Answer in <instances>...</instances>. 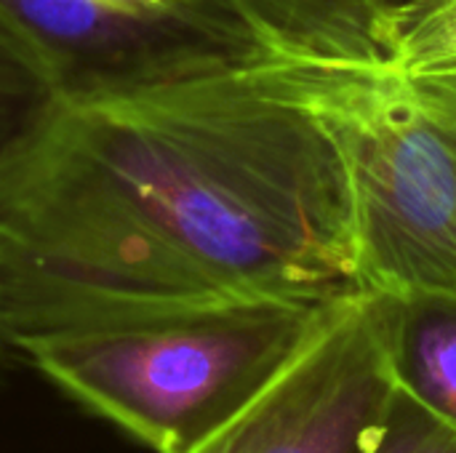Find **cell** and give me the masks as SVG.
Listing matches in <instances>:
<instances>
[{
  "mask_svg": "<svg viewBox=\"0 0 456 453\" xmlns=\"http://www.w3.org/2000/svg\"><path fill=\"white\" fill-rule=\"evenodd\" d=\"M331 312L275 299L187 307L11 344L56 390L155 453H184L238 411Z\"/></svg>",
  "mask_w": 456,
  "mask_h": 453,
  "instance_id": "cell-1",
  "label": "cell"
},
{
  "mask_svg": "<svg viewBox=\"0 0 456 453\" xmlns=\"http://www.w3.org/2000/svg\"><path fill=\"white\" fill-rule=\"evenodd\" d=\"M395 390L387 318L331 312L273 379L184 453H363Z\"/></svg>",
  "mask_w": 456,
  "mask_h": 453,
  "instance_id": "cell-2",
  "label": "cell"
},
{
  "mask_svg": "<svg viewBox=\"0 0 456 453\" xmlns=\"http://www.w3.org/2000/svg\"><path fill=\"white\" fill-rule=\"evenodd\" d=\"M387 326L398 387L456 425V304H422Z\"/></svg>",
  "mask_w": 456,
  "mask_h": 453,
  "instance_id": "cell-3",
  "label": "cell"
},
{
  "mask_svg": "<svg viewBox=\"0 0 456 453\" xmlns=\"http://www.w3.org/2000/svg\"><path fill=\"white\" fill-rule=\"evenodd\" d=\"M385 184L395 214L422 235H441L456 224V168L438 139L398 136L385 158Z\"/></svg>",
  "mask_w": 456,
  "mask_h": 453,
  "instance_id": "cell-4",
  "label": "cell"
},
{
  "mask_svg": "<svg viewBox=\"0 0 456 453\" xmlns=\"http://www.w3.org/2000/svg\"><path fill=\"white\" fill-rule=\"evenodd\" d=\"M59 101L48 64L0 13V166L43 128Z\"/></svg>",
  "mask_w": 456,
  "mask_h": 453,
  "instance_id": "cell-5",
  "label": "cell"
},
{
  "mask_svg": "<svg viewBox=\"0 0 456 453\" xmlns=\"http://www.w3.org/2000/svg\"><path fill=\"white\" fill-rule=\"evenodd\" d=\"M363 453H456V425L398 387L382 430Z\"/></svg>",
  "mask_w": 456,
  "mask_h": 453,
  "instance_id": "cell-6",
  "label": "cell"
}]
</instances>
